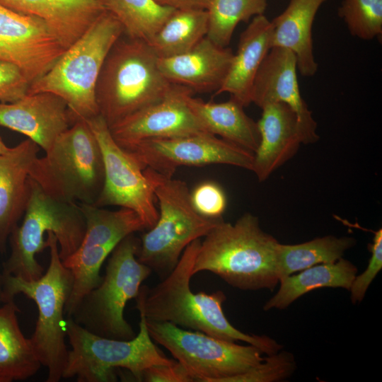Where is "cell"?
Here are the masks:
<instances>
[{
	"mask_svg": "<svg viewBox=\"0 0 382 382\" xmlns=\"http://www.w3.org/2000/svg\"><path fill=\"white\" fill-rule=\"evenodd\" d=\"M206 9H176L148 42L158 57L185 53L206 37Z\"/></svg>",
	"mask_w": 382,
	"mask_h": 382,
	"instance_id": "29",
	"label": "cell"
},
{
	"mask_svg": "<svg viewBox=\"0 0 382 382\" xmlns=\"http://www.w3.org/2000/svg\"><path fill=\"white\" fill-rule=\"evenodd\" d=\"M139 381L193 382L195 380L187 369L176 360L171 364H156L146 369Z\"/></svg>",
	"mask_w": 382,
	"mask_h": 382,
	"instance_id": "37",
	"label": "cell"
},
{
	"mask_svg": "<svg viewBox=\"0 0 382 382\" xmlns=\"http://www.w3.org/2000/svg\"><path fill=\"white\" fill-rule=\"evenodd\" d=\"M73 124L66 102L50 92L0 103V126L25 135L45 151Z\"/></svg>",
	"mask_w": 382,
	"mask_h": 382,
	"instance_id": "18",
	"label": "cell"
},
{
	"mask_svg": "<svg viewBox=\"0 0 382 382\" xmlns=\"http://www.w3.org/2000/svg\"><path fill=\"white\" fill-rule=\"evenodd\" d=\"M159 4L175 9H207L210 0H155Z\"/></svg>",
	"mask_w": 382,
	"mask_h": 382,
	"instance_id": "38",
	"label": "cell"
},
{
	"mask_svg": "<svg viewBox=\"0 0 382 382\" xmlns=\"http://www.w3.org/2000/svg\"><path fill=\"white\" fill-rule=\"evenodd\" d=\"M256 366L245 373L232 377L226 382H274L289 378L296 366L291 353L279 351L267 355Z\"/></svg>",
	"mask_w": 382,
	"mask_h": 382,
	"instance_id": "33",
	"label": "cell"
},
{
	"mask_svg": "<svg viewBox=\"0 0 382 382\" xmlns=\"http://www.w3.org/2000/svg\"><path fill=\"white\" fill-rule=\"evenodd\" d=\"M267 6V0H210L206 9V37L215 45L226 47L238 24L264 14Z\"/></svg>",
	"mask_w": 382,
	"mask_h": 382,
	"instance_id": "31",
	"label": "cell"
},
{
	"mask_svg": "<svg viewBox=\"0 0 382 382\" xmlns=\"http://www.w3.org/2000/svg\"><path fill=\"white\" fill-rule=\"evenodd\" d=\"M45 152L34 161L29 178L53 199L93 204L103 187L104 164L88 122H75Z\"/></svg>",
	"mask_w": 382,
	"mask_h": 382,
	"instance_id": "6",
	"label": "cell"
},
{
	"mask_svg": "<svg viewBox=\"0 0 382 382\" xmlns=\"http://www.w3.org/2000/svg\"><path fill=\"white\" fill-rule=\"evenodd\" d=\"M123 33L117 19L104 11L45 74L30 83L28 93L50 92L62 98L73 124L98 115V76L110 50Z\"/></svg>",
	"mask_w": 382,
	"mask_h": 382,
	"instance_id": "4",
	"label": "cell"
},
{
	"mask_svg": "<svg viewBox=\"0 0 382 382\" xmlns=\"http://www.w3.org/2000/svg\"><path fill=\"white\" fill-rule=\"evenodd\" d=\"M147 42L124 33L110 50L96 87L99 115L108 127L163 99L172 89Z\"/></svg>",
	"mask_w": 382,
	"mask_h": 382,
	"instance_id": "3",
	"label": "cell"
},
{
	"mask_svg": "<svg viewBox=\"0 0 382 382\" xmlns=\"http://www.w3.org/2000/svg\"><path fill=\"white\" fill-rule=\"evenodd\" d=\"M86 220V231L78 249L62 261L74 277L71 294L65 306L71 317L82 298L102 282L100 268L117 244L126 236L146 229L134 211H110L88 204H78Z\"/></svg>",
	"mask_w": 382,
	"mask_h": 382,
	"instance_id": "12",
	"label": "cell"
},
{
	"mask_svg": "<svg viewBox=\"0 0 382 382\" xmlns=\"http://www.w3.org/2000/svg\"><path fill=\"white\" fill-rule=\"evenodd\" d=\"M279 243L250 213H245L234 224L221 219L200 242L193 275L210 272L241 290L273 291L279 283Z\"/></svg>",
	"mask_w": 382,
	"mask_h": 382,
	"instance_id": "2",
	"label": "cell"
},
{
	"mask_svg": "<svg viewBox=\"0 0 382 382\" xmlns=\"http://www.w3.org/2000/svg\"><path fill=\"white\" fill-rule=\"evenodd\" d=\"M200 242L196 239L186 247L175 268L161 282L153 287L140 286L135 298L139 313L147 320L170 323L226 341H243L267 355L279 352L283 346L274 339L244 333L231 324L222 308L226 300L222 291H192L190 282Z\"/></svg>",
	"mask_w": 382,
	"mask_h": 382,
	"instance_id": "1",
	"label": "cell"
},
{
	"mask_svg": "<svg viewBox=\"0 0 382 382\" xmlns=\"http://www.w3.org/2000/svg\"><path fill=\"white\" fill-rule=\"evenodd\" d=\"M190 92L187 87L173 84L163 99L109 127L113 139L126 148L149 139L209 133L186 103L185 96Z\"/></svg>",
	"mask_w": 382,
	"mask_h": 382,
	"instance_id": "16",
	"label": "cell"
},
{
	"mask_svg": "<svg viewBox=\"0 0 382 382\" xmlns=\"http://www.w3.org/2000/svg\"><path fill=\"white\" fill-rule=\"evenodd\" d=\"M272 23L264 14L253 17L241 34L237 52L216 95L227 93L244 107L251 102L255 78L272 48Z\"/></svg>",
	"mask_w": 382,
	"mask_h": 382,
	"instance_id": "23",
	"label": "cell"
},
{
	"mask_svg": "<svg viewBox=\"0 0 382 382\" xmlns=\"http://www.w3.org/2000/svg\"><path fill=\"white\" fill-rule=\"evenodd\" d=\"M86 121L99 143L104 164L103 187L93 205L131 209L141 219L146 229H150L157 221L158 212L152 186L144 170L115 142L100 115Z\"/></svg>",
	"mask_w": 382,
	"mask_h": 382,
	"instance_id": "14",
	"label": "cell"
},
{
	"mask_svg": "<svg viewBox=\"0 0 382 382\" xmlns=\"http://www.w3.org/2000/svg\"><path fill=\"white\" fill-rule=\"evenodd\" d=\"M122 25L127 36L149 42L176 10L155 0H100Z\"/></svg>",
	"mask_w": 382,
	"mask_h": 382,
	"instance_id": "30",
	"label": "cell"
},
{
	"mask_svg": "<svg viewBox=\"0 0 382 382\" xmlns=\"http://www.w3.org/2000/svg\"><path fill=\"white\" fill-rule=\"evenodd\" d=\"M10 147H8L6 144L4 142L2 138L0 137V154L6 153Z\"/></svg>",
	"mask_w": 382,
	"mask_h": 382,
	"instance_id": "40",
	"label": "cell"
},
{
	"mask_svg": "<svg viewBox=\"0 0 382 382\" xmlns=\"http://www.w3.org/2000/svg\"><path fill=\"white\" fill-rule=\"evenodd\" d=\"M47 241L50 256L47 271L32 281L3 273L4 293L7 302L23 294L35 303L38 316L29 340L41 365L47 369L46 381L58 382L62 378L68 359L65 306L72 291L74 277L63 265L52 232L47 233Z\"/></svg>",
	"mask_w": 382,
	"mask_h": 382,
	"instance_id": "5",
	"label": "cell"
},
{
	"mask_svg": "<svg viewBox=\"0 0 382 382\" xmlns=\"http://www.w3.org/2000/svg\"><path fill=\"white\" fill-rule=\"evenodd\" d=\"M337 13L352 35L365 40L381 37L382 0H343Z\"/></svg>",
	"mask_w": 382,
	"mask_h": 382,
	"instance_id": "32",
	"label": "cell"
},
{
	"mask_svg": "<svg viewBox=\"0 0 382 382\" xmlns=\"http://www.w3.org/2000/svg\"><path fill=\"white\" fill-rule=\"evenodd\" d=\"M233 57L231 49L219 47L205 37L185 53L158 57V66L173 84L192 92L216 93L226 79Z\"/></svg>",
	"mask_w": 382,
	"mask_h": 382,
	"instance_id": "19",
	"label": "cell"
},
{
	"mask_svg": "<svg viewBox=\"0 0 382 382\" xmlns=\"http://www.w3.org/2000/svg\"><path fill=\"white\" fill-rule=\"evenodd\" d=\"M6 302L4 293V275L2 272H0V304Z\"/></svg>",
	"mask_w": 382,
	"mask_h": 382,
	"instance_id": "39",
	"label": "cell"
},
{
	"mask_svg": "<svg viewBox=\"0 0 382 382\" xmlns=\"http://www.w3.org/2000/svg\"><path fill=\"white\" fill-rule=\"evenodd\" d=\"M190 199L195 209L202 216L217 219L223 218L227 198L223 188L214 181H204L190 191Z\"/></svg>",
	"mask_w": 382,
	"mask_h": 382,
	"instance_id": "34",
	"label": "cell"
},
{
	"mask_svg": "<svg viewBox=\"0 0 382 382\" xmlns=\"http://www.w3.org/2000/svg\"><path fill=\"white\" fill-rule=\"evenodd\" d=\"M139 316V333L128 340L96 335L66 317V336L71 349L62 378L76 377L78 382L115 381L116 371L126 369L139 381L146 369L174 363L153 342L145 316Z\"/></svg>",
	"mask_w": 382,
	"mask_h": 382,
	"instance_id": "10",
	"label": "cell"
},
{
	"mask_svg": "<svg viewBox=\"0 0 382 382\" xmlns=\"http://www.w3.org/2000/svg\"><path fill=\"white\" fill-rule=\"evenodd\" d=\"M190 109L205 129L214 135L255 153L260 143L257 122L244 111V106L231 98L222 103L205 102L195 98L192 92L185 96Z\"/></svg>",
	"mask_w": 382,
	"mask_h": 382,
	"instance_id": "25",
	"label": "cell"
},
{
	"mask_svg": "<svg viewBox=\"0 0 382 382\" xmlns=\"http://www.w3.org/2000/svg\"><path fill=\"white\" fill-rule=\"evenodd\" d=\"M326 1L290 0L285 10L272 21V47L291 51L296 57L297 70L304 77L313 76L318 71L312 27L319 8Z\"/></svg>",
	"mask_w": 382,
	"mask_h": 382,
	"instance_id": "24",
	"label": "cell"
},
{
	"mask_svg": "<svg viewBox=\"0 0 382 382\" xmlns=\"http://www.w3.org/2000/svg\"><path fill=\"white\" fill-rule=\"evenodd\" d=\"M356 243L357 241L353 237L332 235L298 244L279 243L276 256L279 281L282 277L318 264L335 262Z\"/></svg>",
	"mask_w": 382,
	"mask_h": 382,
	"instance_id": "28",
	"label": "cell"
},
{
	"mask_svg": "<svg viewBox=\"0 0 382 382\" xmlns=\"http://www.w3.org/2000/svg\"><path fill=\"white\" fill-rule=\"evenodd\" d=\"M29 180L28 204L21 224L9 237L11 254L4 263L2 272L32 281L45 272L35 257L48 248L45 233L54 234L63 261L79 247L86 231V220L78 204L53 199Z\"/></svg>",
	"mask_w": 382,
	"mask_h": 382,
	"instance_id": "7",
	"label": "cell"
},
{
	"mask_svg": "<svg viewBox=\"0 0 382 382\" xmlns=\"http://www.w3.org/2000/svg\"><path fill=\"white\" fill-rule=\"evenodd\" d=\"M0 5L42 20L66 49L105 11L100 0H0Z\"/></svg>",
	"mask_w": 382,
	"mask_h": 382,
	"instance_id": "22",
	"label": "cell"
},
{
	"mask_svg": "<svg viewBox=\"0 0 382 382\" xmlns=\"http://www.w3.org/2000/svg\"><path fill=\"white\" fill-rule=\"evenodd\" d=\"M30 83L15 65L0 62V103H13L28 93Z\"/></svg>",
	"mask_w": 382,
	"mask_h": 382,
	"instance_id": "36",
	"label": "cell"
},
{
	"mask_svg": "<svg viewBox=\"0 0 382 382\" xmlns=\"http://www.w3.org/2000/svg\"><path fill=\"white\" fill-rule=\"evenodd\" d=\"M14 300L0 306V382L25 380L42 366L17 319Z\"/></svg>",
	"mask_w": 382,
	"mask_h": 382,
	"instance_id": "27",
	"label": "cell"
},
{
	"mask_svg": "<svg viewBox=\"0 0 382 382\" xmlns=\"http://www.w3.org/2000/svg\"><path fill=\"white\" fill-rule=\"evenodd\" d=\"M371 232L373 241L367 245L371 253L368 265L364 272L355 276L349 290L353 303L363 301L370 284L382 269V229Z\"/></svg>",
	"mask_w": 382,
	"mask_h": 382,
	"instance_id": "35",
	"label": "cell"
},
{
	"mask_svg": "<svg viewBox=\"0 0 382 382\" xmlns=\"http://www.w3.org/2000/svg\"><path fill=\"white\" fill-rule=\"evenodd\" d=\"M144 170L173 177L179 166L225 164L252 170L254 153L211 133L149 139L126 148Z\"/></svg>",
	"mask_w": 382,
	"mask_h": 382,
	"instance_id": "13",
	"label": "cell"
},
{
	"mask_svg": "<svg viewBox=\"0 0 382 382\" xmlns=\"http://www.w3.org/2000/svg\"><path fill=\"white\" fill-rule=\"evenodd\" d=\"M251 102L260 108L271 103L286 104L296 115L303 144L318 141L317 122L301 95L296 59L291 51L279 47L270 49L255 78Z\"/></svg>",
	"mask_w": 382,
	"mask_h": 382,
	"instance_id": "17",
	"label": "cell"
},
{
	"mask_svg": "<svg viewBox=\"0 0 382 382\" xmlns=\"http://www.w3.org/2000/svg\"><path fill=\"white\" fill-rule=\"evenodd\" d=\"M144 173L152 186L159 212L155 225L141 236L137 260L163 279L175 268L186 247L205 236L223 218L200 215L192 206L184 181L149 168L144 169Z\"/></svg>",
	"mask_w": 382,
	"mask_h": 382,
	"instance_id": "8",
	"label": "cell"
},
{
	"mask_svg": "<svg viewBox=\"0 0 382 382\" xmlns=\"http://www.w3.org/2000/svg\"><path fill=\"white\" fill-rule=\"evenodd\" d=\"M66 50L45 21L0 5V62L16 66L30 83L45 74Z\"/></svg>",
	"mask_w": 382,
	"mask_h": 382,
	"instance_id": "15",
	"label": "cell"
},
{
	"mask_svg": "<svg viewBox=\"0 0 382 382\" xmlns=\"http://www.w3.org/2000/svg\"><path fill=\"white\" fill-rule=\"evenodd\" d=\"M358 269L343 257L335 262L318 264L304 269L297 274L279 279V290L264 305L263 309H284L297 299L314 289L323 287L349 290Z\"/></svg>",
	"mask_w": 382,
	"mask_h": 382,
	"instance_id": "26",
	"label": "cell"
},
{
	"mask_svg": "<svg viewBox=\"0 0 382 382\" xmlns=\"http://www.w3.org/2000/svg\"><path fill=\"white\" fill-rule=\"evenodd\" d=\"M146 322L151 339L168 350L195 381L226 382L264 360L262 351L252 345H238L167 322Z\"/></svg>",
	"mask_w": 382,
	"mask_h": 382,
	"instance_id": "11",
	"label": "cell"
},
{
	"mask_svg": "<svg viewBox=\"0 0 382 382\" xmlns=\"http://www.w3.org/2000/svg\"><path fill=\"white\" fill-rule=\"evenodd\" d=\"M140 240L130 234L115 248L102 282L86 294L71 316L78 325L100 337L128 340L136 335L124 316L127 303L138 295L151 270L137 260Z\"/></svg>",
	"mask_w": 382,
	"mask_h": 382,
	"instance_id": "9",
	"label": "cell"
},
{
	"mask_svg": "<svg viewBox=\"0 0 382 382\" xmlns=\"http://www.w3.org/2000/svg\"><path fill=\"white\" fill-rule=\"evenodd\" d=\"M261 109L257 122L260 143L254 153L252 171L263 182L291 159L303 142L296 115L288 105L271 103Z\"/></svg>",
	"mask_w": 382,
	"mask_h": 382,
	"instance_id": "20",
	"label": "cell"
},
{
	"mask_svg": "<svg viewBox=\"0 0 382 382\" xmlns=\"http://www.w3.org/2000/svg\"><path fill=\"white\" fill-rule=\"evenodd\" d=\"M39 146L27 139L0 154V253L25 211L30 195L29 173Z\"/></svg>",
	"mask_w": 382,
	"mask_h": 382,
	"instance_id": "21",
	"label": "cell"
}]
</instances>
